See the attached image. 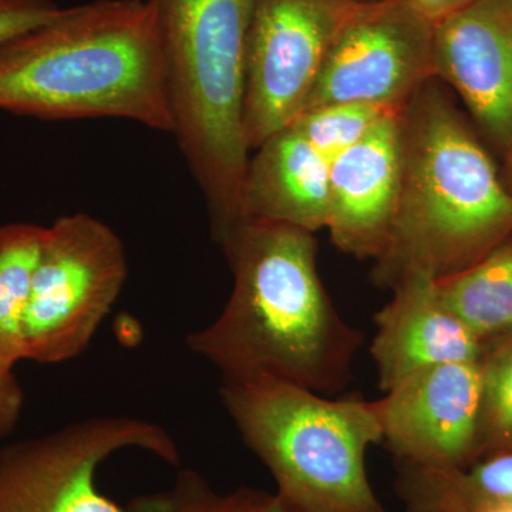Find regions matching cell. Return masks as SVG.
<instances>
[{"label": "cell", "instance_id": "1", "mask_svg": "<svg viewBox=\"0 0 512 512\" xmlns=\"http://www.w3.org/2000/svg\"><path fill=\"white\" fill-rule=\"evenodd\" d=\"M234 286L214 322L187 336L222 382L274 377L332 396L352 379L363 335L322 284L312 232L245 221L218 241Z\"/></svg>", "mask_w": 512, "mask_h": 512}, {"label": "cell", "instance_id": "2", "mask_svg": "<svg viewBox=\"0 0 512 512\" xmlns=\"http://www.w3.org/2000/svg\"><path fill=\"white\" fill-rule=\"evenodd\" d=\"M0 110L43 120L121 119L174 133L151 0H94L0 49Z\"/></svg>", "mask_w": 512, "mask_h": 512}, {"label": "cell", "instance_id": "3", "mask_svg": "<svg viewBox=\"0 0 512 512\" xmlns=\"http://www.w3.org/2000/svg\"><path fill=\"white\" fill-rule=\"evenodd\" d=\"M403 181L392 234L373 281L443 279L476 264L512 229V192L436 84L402 109Z\"/></svg>", "mask_w": 512, "mask_h": 512}, {"label": "cell", "instance_id": "4", "mask_svg": "<svg viewBox=\"0 0 512 512\" xmlns=\"http://www.w3.org/2000/svg\"><path fill=\"white\" fill-rule=\"evenodd\" d=\"M174 133L200 185L215 241L242 222L247 39L256 0H151Z\"/></svg>", "mask_w": 512, "mask_h": 512}, {"label": "cell", "instance_id": "5", "mask_svg": "<svg viewBox=\"0 0 512 512\" xmlns=\"http://www.w3.org/2000/svg\"><path fill=\"white\" fill-rule=\"evenodd\" d=\"M220 396L289 511L387 512L366 470L367 450L383 441L377 400L332 399L274 377L222 382Z\"/></svg>", "mask_w": 512, "mask_h": 512}, {"label": "cell", "instance_id": "6", "mask_svg": "<svg viewBox=\"0 0 512 512\" xmlns=\"http://www.w3.org/2000/svg\"><path fill=\"white\" fill-rule=\"evenodd\" d=\"M127 275L123 242L103 221L77 212L46 227L23 329L25 360L60 365L82 355Z\"/></svg>", "mask_w": 512, "mask_h": 512}, {"label": "cell", "instance_id": "7", "mask_svg": "<svg viewBox=\"0 0 512 512\" xmlns=\"http://www.w3.org/2000/svg\"><path fill=\"white\" fill-rule=\"evenodd\" d=\"M123 450L180 466V450L154 421L97 416L0 447V512H130L97 487V471Z\"/></svg>", "mask_w": 512, "mask_h": 512}, {"label": "cell", "instance_id": "8", "mask_svg": "<svg viewBox=\"0 0 512 512\" xmlns=\"http://www.w3.org/2000/svg\"><path fill=\"white\" fill-rule=\"evenodd\" d=\"M360 0H256L247 39L249 150L289 126L311 99L330 46Z\"/></svg>", "mask_w": 512, "mask_h": 512}, {"label": "cell", "instance_id": "9", "mask_svg": "<svg viewBox=\"0 0 512 512\" xmlns=\"http://www.w3.org/2000/svg\"><path fill=\"white\" fill-rule=\"evenodd\" d=\"M433 40V23L409 0L357 2L330 46L306 109L346 101L403 107L434 77Z\"/></svg>", "mask_w": 512, "mask_h": 512}, {"label": "cell", "instance_id": "10", "mask_svg": "<svg viewBox=\"0 0 512 512\" xmlns=\"http://www.w3.org/2000/svg\"><path fill=\"white\" fill-rule=\"evenodd\" d=\"M377 409L382 444L397 463L466 470L481 439L480 360L414 373L384 393Z\"/></svg>", "mask_w": 512, "mask_h": 512}, {"label": "cell", "instance_id": "11", "mask_svg": "<svg viewBox=\"0 0 512 512\" xmlns=\"http://www.w3.org/2000/svg\"><path fill=\"white\" fill-rule=\"evenodd\" d=\"M434 77L446 80L498 146L512 143V0H474L434 25Z\"/></svg>", "mask_w": 512, "mask_h": 512}, {"label": "cell", "instance_id": "12", "mask_svg": "<svg viewBox=\"0 0 512 512\" xmlns=\"http://www.w3.org/2000/svg\"><path fill=\"white\" fill-rule=\"evenodd\" d=\"M402 109L330 163L326 229L339 251L359 259L376 261L392 234L403 181Z\"/></svg>", "mask_w": 512, "mask_h": 512}, {"label": "cell", "instance_id": "13", "mask_svg": "<svg viewBox=\"0 0 512 512\" xmlns=\"http://www.w3.org/2000/svg\"><path fill=\"white\" fill-rule=\"evenodd\" d=\"M392 291V299L375 315L370 345L382 392L421 370L481 359L483 340L447 308L437 279L409 275Z\"/></svg>", "mask_w": 512, "mask_h": 512}, {"label": "cell", "instance_id": "14", "mask_svg": "<svg viewBox=\"0 0 512 512\" xmlns=\"http://www.w3.org/2000/svg\"><path fill=\"white\" fill-rule=\"evenodd\" d=\"M329 177V161L291 126L282 128L249 158L242 222H278L312 234L326 229Z\"/></svg>", "mask_w": 512, "mask_h": 512}, {"label": "cell", "instance_id": "15", "mask_svg": "<svg viewBox=\"0 0 512 512\" xmlns=\"http://www.w3.org/2000/svg\"><path fill=\"white\" fill-rule=\"evenodd\" d=\"M448 309L485 342L512 332V244L437 281Z\"/></svg>", "mask_w": 512, "mask_h": 512}, {"label": "cell", "instance_id": "16", "mask_svg": "<svg viewBox=\"0 0 512 512\" xmlns=\"http://www.w3.org/2000/svg\"><path fill=\"white\" fill-rule=\"evenodd\" d=\"M46 227L8 224L0 227V363L25 360L26 312Z\"/></svg>", "mask_w": 512, "mask_h": 512}, {"label": "cell", "instance_id": "17", "mask_svg": "<svg viewBox=\"0 0 512 512\" xmlns=\"http://www.w3.org/2000/svg\"><path fill=\"white\" fill-rule=\"evenodd\" d=\"M126 507L130 512H291L278 495L258 488L220 493L194 468H180L170 487L138 495Z\"/></svg>", "mask_w": 512, "mask_h": 512}, {"label": "cell", "instance_id": "18", "mask_svg": "<svg viewBox=\"0 0 512 512\" xmlns=\"http://www.w3.org/2000/svg\"><path fill=\"white\" fill-rule=\"evenodd\" d=\"M396 488L407 512H512L511 501L474 490L464 470L399 463Z\"/></svg>", "mask_w": 512, "mask_h": 512}, {"label": "cell", "instance_id": "19", "mask_svg": "<svg viewBox=\"0 0 512 512\" xmlns=\"http://www.w3.org/2000/svg\"><path fill=\"white\" fill-rule=\"evenodd\" d=\"M402 107L382 104L328 103L306 109L289 126L329 163L359 143L387 114Z\"/></svg>", "mask_w": 512, "mask_h": 512}, {"label": "cell", "instance_id": "20", "mask_svg": "<svg viewBox=\"0 0 512 512\" xmlns=\"http://www.w3.org/2000/svg\"><path fill=\"white\" fill-rule=\"evenodd\" d=\"M488 355L481 356L483 409L481 431L485 430L501 451L512 447V332ZM498 451V453H501Z\"/></svg>", "mask_w": 512, "mask_h": 512}, {"label": "cell", "instance_id": "21", "mask_svg": "<svg viewBox=\"0 0 512 512\" xmlns=\"http://www.w3.org/2000/svg\"><path fill=\"white\" fill-rule=\"evenodd\" d=\"M52 0H0V49L62 15Z\"/></svg>", "mask_w": 512, "mask_h": 512}, {"label": "cell", "instance_id": "22", "mask_svg": "<svg viewBox=\"0 0 512 512\" xmlns=\"http://www.w3.org/2000/svg\"><path fill=\"white\" fill-rule=\"evenodd\" d=\"M464 476L485 497L512 503V451L493 454L470 471L464 470Z\"/></svg>", "mask_w": 512, "mask_h": 512}, {"label": "cell", "instance_id": "23", "mask_svg": "<svg viewBox=\"0 0 512 512\" xmlns=\"http://www.w3.org/2000/svg\"><path fill=\"white\" fill-rule=\"evenodd\" d=\"M25 407V392L15 366L0 363V443L18 427Z\"/></svg>", "mask_w": 512, "mask_h": 512}, {"label": "cell", "instance_id": "24", "mask_svg": "<svg viewBox=\"0 0 512 512\" xmlns=\"http://www.w3.org/2000/svg\"><path fill=\"white\" fill-rule=\"evenodd\" d=\"M409 2L419 15L433 25H437L441 20L470 5L474 0H409Z\"/></svg>", "mask_w": 512, "mask_h": 512}, {"label": "cell", "instance_id": "25", "mask_svg": "<svg viewBox=\"0 0 512 512\" xmlns=\"http://www.w3.org/2000/svg\"><path fill=\"white\" fill-rule=\"evenodd\" d=\"M508 153V177H510V191L512 192V143L511 146L507 148Z\"/></svg>", "mask_w": 512, "mask_h": 512}, {"label": "cell", "instance_id": "26", "mask_svg": "<svg viewBox=\"0 0 512 512\" xmlns=\"http://www.w3.org/2000/svg\"><path fill=\"white\" fill-rule=\"evenodd\" d=\"M360 2H372V0H360Z\"/></svg>", "mask_w": 512, "mask_h": 512}]
</instances>
